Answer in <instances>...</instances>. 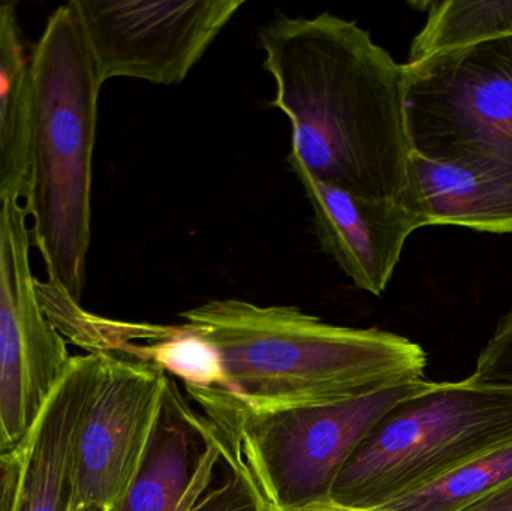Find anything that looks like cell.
<instances>
[{"instance_id":"1","label":"cell","mask_w":512,"mask_h":511,"mask_svg":"<svg viewBox=\"0 0 512 511\" xmlns=\"http://www.w3.org/2000/svg\"><path fill=\"white\" fill-rule=\"evenodd\" d=\"M273 107L291 123L289 165L372 200L403 203L411 144L405 65L355 21L277 14L259 29Z\"/></svg>"},{"instance_id":"2","label":"cell","mask_w":512,"mask_h":511,"mask_svg":"<svg viewBox=\"0 0 512 511\" xmlns=\"http://www.w3.org/2000/svg\"><path fill=\"white\" fill-rule=\"evenodd\" d=\"M180 317L215 348L225 392L251 410L343 404L424 380L427 354L417 342L334 326L295 306L210 300Z\"/></svg>"},{"instance_id":"3","label":"cell","mask_w":512,"mask_h":511,"mask_svg":"<svg viewBox=\"0 0 512 511\" xmlns=\"http://www.w3.org/2000/svg\"><path fill=\"white\" fill-rule=\"evenodd\" d=\"M98 66L74 0L48 18L30 54V236L54 287L81 303L92 236Z\"/></svg>"},{"instance_id":"4","label":"cell","mask_w":512,"mask_h":511,"mask_svg":"<svg viewBox=\"0 0 512 511\" xmlns=\"http://www.w3.org/2000/svg\"><path fill=\"white\" fill-rule=\"evenodd\" d=\"M512 443V390L435 383L391 408L337 476L331 503L381 510Z\"/></svg>"},{"instance_id":"5","label":"cell","mask_w":512,"mask_h":511,"mask_svg":"<svg viewBox=\"0 0 512 511\" xmlns=\"http://www.w3.org/2000/svg\"><path fill=\"white\" fill-rule=\"evenodd\" d=\"M433 381L388 387L355 401L255 411L224 389H186L254 480L268 511L331 503L346 462L373 426Z\"/></svg>"},{"instance_id":"6","label":"cell","mask_w":512,"mask_h":511,"mask_svg":"<svg viewBox=\"0 0 512 511\" xmlns=\"http://www.w3.org/2000/svg\"><path fill=\"white\" fill-rule=\"evenodd\" d=\"M411 152L512 171V35L405 63Z\"/></svg>"},{"instance_id":"7","label":"cell","mask_w":512,"mask_h":511,"mask_svg":"<svg viewBox=\"0 0 512 511\" xmlns=\"http://www.w3.org/2000/svg\"><path fill=\"white\" fill-rule=\"evenodd\" d=\"M23 201L0 204V456L17 452L71 362L30 266Z\"/></svg>"},{"instance_id":"8","label":"cell","mask_w":512,"mask_h":511,"mask_svg":"<svg viewBox=\"0 0 512 511\" xmlns=\"http://www.w3.org/2000/svg\"><path fill=\"white\" fill-rule=\"evenodd\" d=\"M111 511H268L216 426L168 375L158 422L137 477Z\"/></svg>"},{"instance_id":"9","label":"cell","mask_w":512,"mask_h":511,"mask_svg":"<svg viewBox=\"0 0 512 511\" xmlns=\"http://www.w3.org/2000/svg\"><path fill=\"white\" fill-rule=\"evenodd\" d=\"M102 83L180 84L243 0H74Z\"/></svg>"},{"instance_id":"10","label":"cell","mask_w":512,"mask_h":511,"mask_svg":"<svg viewBox=\"0 0 512 511\" xmlns=\"http://www.w3.org/2000/svg\"><path fill=\"white\" fill-rule=\"evenodd\" d=\"M99 354L101 371L75 434L72 507L111 511L143 464L168 374L143 360Z\"/></svg>"},{"instance_id":"11","label":"cell","mask_w":512,"mask_h":511,"mask_svg":"<svg viewBox=\"0 0 512 511\" xmlns=\"http://www.w3.org/2000/svg\"><path fill=\"white\" fill-rule=\"evenodd\" d=\"M312 207L315 233L355 287L373 296L387 290L406 240L421 227L406 204L348 194L291 165Z\"/></svg>"},{"instance_id":"12","label":"cell","mask_w":512,"mask_h":511,"mask_svg":"<svg viewBox=\"0 0 512 511\" xmlns=\"http://www.w3.org/2000/svg\"><path fill=\"white\" fill-rule=\"evenodd\" d=\"M99 371L101 354L71 357L65 375L17 449L20 470L9 511H71L75 434Z\"/></svg>"},{"instance_id":"13","label":"cell","mask_w":512,"mask_h":511,"mask_svg":"<svg viewBox=\"0 0 512 511\" xmlns=\"http://www.w3.org/2000/svg\"><path fill=\"white\" fill-rule=\"evenodd\" d=\"M403 204L423 228L512 233V171L484 159L432 161L411 153Z\"/></svg>"},{"instance_id":"14","label":"cell","mask_w":512,"mask_h":511,"mask_svg":"<svg viewBox=\"0 0 512 511\" xmlns=\"http://www.w3.org/2000/svg\"><path fill=\"white\" fill-rule=\"evenodd\" d=\"M30 56L17 8L0 3V204L23 201L29 182Z\"/></svg>"},{"instance_id":"15","label":"cell","mask_w":512,"mask_h":511,"mask_svg":"<svg viewBox=\"0 0 512 511\" xmlns=\"http://www.w3.org/2000/svg\"><path fill=\"white\" fill-rule=\"evenodd\" d=\"M512 35V0H444L430 3L408 62Z\"/></svg>"},{"instance_id":"16","label":"cell","mask_w":512,"mask_h":511,"mask_svg":"<svg viewBox=\"0 0 512 511\" xmlns=\"http://www.w3.org/2000/svg\"><path fill=\"white\" fill-rule=\"evenodd\" d=\"M512 482V443L478 456L381 511H463Z\"/></svg>"},{"instance_id":"17","label":"cell","mask_w":512,"mask_h":511,"mask_svg":"<svg viewBox=\"0 0 512 511\" xmlns=\"http://www.w3.org/2000/svg\"><path fill=\"white\" fill-rule=\"evenodd\" d=\"M120 356L158 366L179 378L185 389H224L225 377L215 348L185 327L170 326L165 338L149 344L129 345Z\"/></svg>"},{"instance_id":"18","label":"cell","mask_w":512,"mask_h":511,"mask_svg":"<svg viewBox=\"0 0 512 511\" xmlns=\"http://www.w3.org/2000/svg\"><path fill=\"white\" fill-rule=\"evenodd\" d=\"M466 380L478 386L512 390V309L499 321Z\"/></svg>"},{"instance_id":"19","label":"cell","mask_w":512,"mask_h":511,"mask_svg":"<svg viewBox=\"0 0 512 511\" xmlns=\"http://www.w3.org/2000/svg\"><path fill=\"white\" fill-rule=\"evenodd\" d=\"M18 470H20V461H18L17 452L0 456V511H9L15 485H17Z\"/></svg>"},{"instance_id":"20","label":"cell","mask_w":512,"mask_h":511,"mask_svg":"<svg viewBox=\"0 0 512 511\" xmlns=\"http://www.w3.org/2000/svg\"><path fill=\"white\" fill-rule=\"evenodd\" d=\"M463 511H512V482Z\"/></svg>"},{"instance_id":"21","label":"cell","mask_w":512,"mask_h":511,"mask_svg":"<svg viewBox=\"0 0 512 511\" xmlns=\"http://www.w3.org/2000/svg\"><path fill=\"white\" fill-rule=\"evenodd\" d=\"M289 511H381V510H358L349 509V507L337 506L334 503L318 504V506L304 507V509Z\"/></svg>"},{"instance_id":"22","label":"cell","mask_w":512,"mask_h":511,"mask_svg":"<svg viewBox=\"0 0 512 511\" xmlns=\"http://www.w3.org/2000/svg\"><path fill=\"white\" fill-rule=\"evenodd\" d=\"M71 511H98V510L92 509V507H89V506H74V507H71Z\"/></svg>"}]
</instances>
